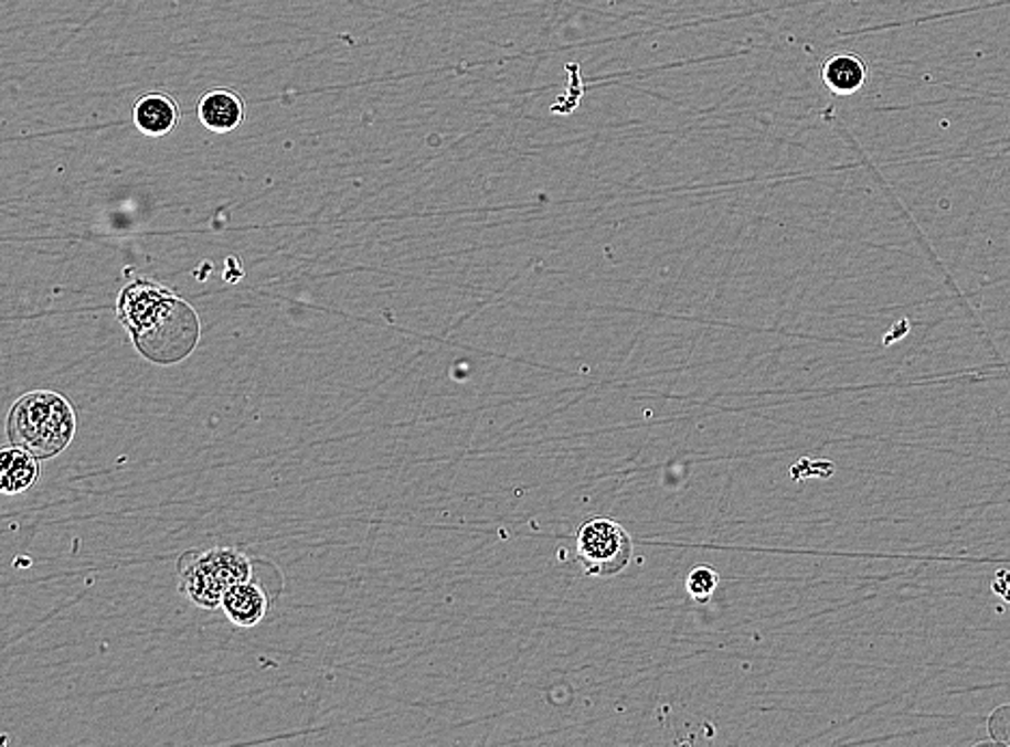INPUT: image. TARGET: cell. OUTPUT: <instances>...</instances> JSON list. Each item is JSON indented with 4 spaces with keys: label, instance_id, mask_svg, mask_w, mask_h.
I'll list each match as a JSON object with an SVG mask.
<instances>
[{
    "label": "cell",
    "instance_id": "6da1fadb",
    "mask_svg": "<svg viewBox=\"0 0 1010 747\" xmlns=\"http://www.w3.org/2000/svg\"><path fill=\"white\" fill-rule=\"evenodd\" d=\"M117 317L130 332L136 352L160 366L183 362L201 339L196 310L171 289L147 278L121 289Z\"/></svg>",
    "mask_w": 1010,
    "mask_h": 747
},
{
    "label": "cell",
    "instance_id": "7a4b0ae2",
    "mask_svg": "<svg viewBox=\"0 0 1010 747\" xmlns=\"http://www.w3.org/2000/svg\"><path fill=\"white\" fill-rule=\"evenodd\" d=\"M7 436L40 461L61 455L76 436V412L54 391H33L20 396L7 416Z\"/></svg>",
    "mask_w": 1010,
    "mask_h": 747
},
{
    "label": "cell",
    "instance_id": "3957f363",
    "mask_svg": "<svg viewBox=\"0 0 1010 747\" xmlns=\"http://www.w3.org/2000/svg\"><path fill=\"white\" fill-rule=\"evenodd\" d=\"M177 573L183 597L203 610H216L233 584L253 577V563L240 549L214 547L183 554Z\"/></svg>",
    "mask_w": 1010,
    "mask_h": 747
},
{
    "label": "cell",
    "instance_id": "277c9868",
    "mask_svg": "<svg viewBox=\"0 0 1010 747\" xmlns=\"http://www.w3.org/2000/svg\"><path fill=\"white\" fill-rule=\"evenodd\" d=\"M575 556L591 577H615L631 563L634 541L615 520L593 517L575 534Z\"/></svg>",
    "mask_w": 1010,
    "mask_h": 747
},
{
    "label": "cell",
    "instance_id": "5b68a950",
    "mask_svg": "<svg viewBox=\"0 0 1010 747\" xmlns=\"http://www.w3.org/2000/svg\"><path fill=\"white\" fill-rule=\"evenodd\" d=\"M134 126L145 136H167L181 121V108L176 99L162 90L145 93L136 99L132 110Z\"/></svg>",
    "mask_w": 1010,
    "mask_h": 747
},
{
    "label": "cell",
    "instance_id": "8992f818",
    "mask_svg": "<svg viewBox=\"0 0 1010 747\" xmlns=\"http://www.w3.org/2000/svg\"><path fill=\"white\" fill-rule=\"evenodd\" d=\"M196 115L199 121L212 132H233L246 119V104L231 88H212L199 99Z\"/></svg>",
    "mask_w": 1010,
    "mask_h": 747
},
{
    "label": "cell",
    "instance_id": "52a82bcc",
    "mask_svg": "<svg viewBox=\"0 0 1010 747\" xmlns=\"http://www.w3.org/2000/svg\"><path fill=\"white\" fill-rule=\"evenodd\" d=\"M267 606H269V599L265 595L264 586L259 581H255L253 577L246 581L233 584L222 597L224 615L233 625H237L242 629H251V627L259 625L267 615Z\"/></svg>",
    "mask_w": 1010,
    "mask_h": 747
},
{
    "label": "cell",
    "instance_id": "ba28073f",
    "mask_svg": "<svg viewBox=\"0 0 1010 747\" xmlns=\"http://www.w3.org/2000/svg\"><path fill=\"white\" fill-rule=\"evenodd\" d=\"M0 491L4 495L24 493L40 481V459L26 448L11 444L0 452Z\"/></svg>",
    "mask_w": 1010,
    "mask_h": 747
},
{
    "label": "cell",
    "instance_id": "9c48e42d",
    "mask_svg": "<svg viewBox=\"0 0 1010 747\" xmlns=\"http://www.w3.org/2000/svg\"><path fill=\"white\" fill-rule=\"evenodd\" d=\"M821 78L828 88L838 95H851L867 85L869 67L858 54L840 52V54H832L823 63Z\"/></svg>",
    "mask_w": 1010,
    "mask_h": 747
},
{
    "label": "cell",
    "instance_id": "30bf717a",
    "mask_svg": "<svg viewBox=\"0 0 1010 747\" xmlns=\"http://www.w3.org/2000/svg\"><path fill=\"white\" fill-rule=\"evenodd\" d=\"M685 586H688L690 597L697 604H706V601H711V597L715 595V590L720 586V573L711 567H697L688 575Z\"/></svg>",
    "mask_w": 1010,
    "mask_h": 747
},
{
    "label": "cell",
    "instance_id": "8fae6325",
    "mask_svg": "<svg viewBox=\"0 0 1010 747\" xmlns=\"http://www.w3.org/2000/svg\"><path fill=\"white\" fill-rule=\"evenodd\" d=\"M991 590L1004 599L1007 604H1010V572H998L993 575V581H991Z\"/></svg>",
    "mask_w": 1010,
    "mask_h": 747
}]
</instances>
